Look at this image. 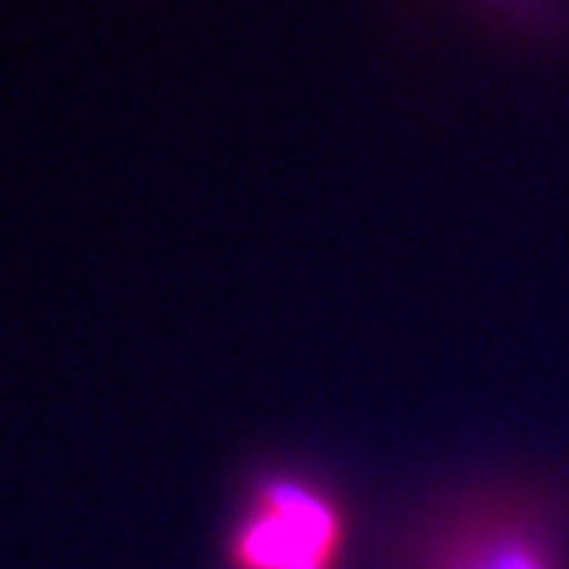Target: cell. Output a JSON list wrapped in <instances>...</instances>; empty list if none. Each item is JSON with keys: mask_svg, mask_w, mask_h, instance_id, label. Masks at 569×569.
Returning a JSON list of instances; mask_svg holds the SVG:
<instances>
[{"mask_svg": "<svg viewBox=\"0 0 569 569\" xmlns=\"http://www.w3.org/2000/svg\"><path fill=\"white\" fill-rule=\"evenodd\" d=\"M402 569H569L563 522L538 493L485 490L437 512Z\"/></svg>", "mask_w": 569, "mask_h": 569, "instance_id": "obj_2", "label": "cell"}, {"mask_svg": "<svg viewBox=\"0 0 569 569\" xmlns=\"http://www.w3.org/2000/svg\"><path fill=\"white\" fill-rule=\"evenodd\" d=\"M346 497L307 468L253 471L222 535V569H346Z\"/></svg>", "mask_w": 569, "mask_h": 569, "instance_id": "obj_1", "label": "cell"}]
</instances>
